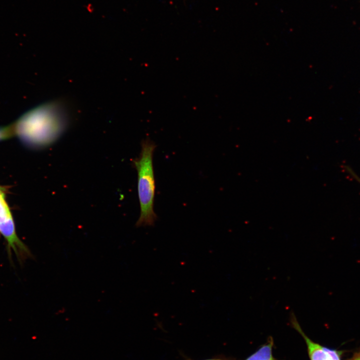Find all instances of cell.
Here are the masks:
<instances>
[{
    "mask_svg": "<svg viewBox=\"0 0 360 360\" xmlns=\"http://www.w3.org/2000/svg\"><path fill=\"white\" fill-rule=\"evenodd\" d=\"M69 116L62 101L43 104L26 113L14 124L16 135L30 146L48 145L64 132Z\"/></svg>",
    "mask_w": 360,
    "mask_h": 360,
    "instance_id": "cell-1",
    "label": "cell"
},
{
    "mask_svg": "<svg viewBox=\"0 0 360 360\" xmlns=\"http://www.w3.org/2000/svg\"><path fill=\"white\" fill-rule=\"evenodd\" d=\"M16 135L14 124L0 128V140L10 138Z\"/></svg>",
    "mask_w": 360,
    "mask_h": 360,
    "instance_id": "cell-6",
    "label": "cell"
},
{
    "mask_svg": "<svg viewBox=\"0 0 360 360\" xmlns=\"http://www.w3.org/2000/svg\"><path fill=\"white\" fill-rule=\"evenodd\" d=\"M292 324L294 328L301 334L304 338L308 346V354L311 360H328V355L325 347L314 343L308 338L301 330L296 320H292Z\"/></svg>",
    "mask_w": 360,
    "mask_h": 360,
    "instance_id": "cell-4",
    "label": "cell"
},
{
    "mask_svg": "<svg viewBox=\"0 0 360 360\" xmlns=\"http://www.w3.org/2000/svg\"><path fill=\"white\" fill-rule=\"evenodd\" d=\"M156 145L147 138L142 142L140 156L134 160L138 172V194L140 205V216L137 226H152L157 216L154 210L155 180L153 167V154Z\"/></svg>",
    "mask_w": 360,
    "mask_h": 360,
    "instance_id": "cell-2",
    "label": "cell"
},
{
    "mask_svg": "<svg viewBox=\"0 0 360 360\" xmlns=\"http://www.w3.org/2000/svg\"><path fill=\"white\" fill-rule=\"evenodd\" d=\"M0 234L6 242L10 257L14 252L21 262L32 256L28 247L20 239L16 234L12 215L6 202L4 194L0 189Z\"/></svg>",
    "mask_w": 360,
    "mask_h": 360,
    "instance_id": "cell-3",
    "label": "cell"
},
{
    "mask_svg": "<svg viewBox=\"0 0 360 360\" xmlns=\"http://www.w3.org/2000/svg\"><path fill=\"white\" fill-rule=\"evenodd\" d=\"M348 360H360V350L354 353L352 358Z\"/></svg>",
    "mask_w": 360,
    "mask_h": 360,
    "instance_id": "cell-9",
    "label": "cell"
},
{
    "mask_svg": "<svg viewBox=\"0 0 360 360\" xmlns=\"http://www.w3.org/2000/svg\"></svg>",
    "mask_w": 360,
    "mask_h": 360,
    "instance_id": "cell-10",
    "label": "cell"
},
{
    "mask_svg": "<svg viewBox=\"0 0 360 360\" xmlns=\"http://www.w3.org/2000/svg\"><path fill=\"white\" fill-rule=\"evenodd\" d=\"M272 340L264 345L246 360H274L272 356Z\"/></svg>",
    "mask_w": 360,
    "mask_h": 360,
    "instance_id": "cell-5",
    "label": "cell"
},
{
    "mask_svg": "<svg viewBox=\"0 0 360 360\" xmlns=\"http://www.w3.org/2000/svg\"><path fill=\"white\" fill-rule=\"evenodd\" d=\"M328 353V360H340V354L342 352L334 350L325 348Z\"/></svg>",
    "mask_w": 360,
    "mask_h": 360,
    "instance_id": "cell-7",
    "label": "cell"
},
{
    "mask_svg": "<svg viewBox=\"0 0 360 360\" xmlns=\"http://www.w3.org/2000/svg\"><path fill=\"white\" fill-rule=\"evenodd\" d=\"M348 172L350 173V174L360 184V178L358 177V176L350 168H346Z\"/></svg>",
    "mask_w": 360,
    "mask_h": 360,
    "instance_id": "cell-8",
    "label": "cell"
}]
</instances>
